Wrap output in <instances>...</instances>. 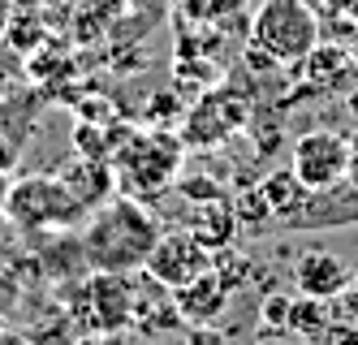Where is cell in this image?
<instances>
[{"label":"cell","instance_id":"1","mask_svg":"<svg viewBox=\"0 0 358 345\" xmlns=\"http://www.w3.org/2000/svg\"><path fill=\"white\" fill-rule=\"evenodd\" d=\"M160 242L156 216L138 199H108L83 225V259L91 272H143Z\"/></svg>","mask_w":358,"mask_h":345},{"label":"cell","instance_id":"2","mask_svg":"<svg viewBox=\"0 0 358 345\" xmlns=\"http://www.w3.org/2000/svg\"><path fill=\"white\" fill-rule=\"evenodd\" d=\"M5 225L17 233H61L83 225L87 207L65 190V181L57 173H31V177H13L9 195H5Z\"/></svg>","mask_w":358,"mask_h":345},{"label":"cell","instance_id":"3","mask_svg":"<svg viewBox=\"0 0 358 345\" xmlns=\"http://www.w3.org/2000/svg\"><path fill=\"white\" fill-rule=\"evenodd\" d=\"M250 43L280 65H302L320 43V13L306 0H264L250 17Z\"/></svg>","mask_w":358,"mask_h":345},{"label":"cell","instance_id":"4","mask_svg":"<svg viewBox=\"0 0 358 345\" xmlns=\"http://www.w3.org/2000/svg\"><path fill=\"white\" fill-rule=\"evenodd\" d=\"M177 164H182V143L164 134V129H156V134H125L113 147V169L134 195L164 190Z\"/></svg>","mask_w":358,"mask_h":345},{"label":"cell","instance_id":"5","mask_svg":"<svg viewBox=\"0 0 358 345\" xmlns=\"http://www.w3.org/2000/svg\"><path fill=\"white\" fill-rule=\"evenodd\" d=\"M345 164H350V134L341 129H306V134L294 139V155H289V169L294 177L306 185V190H337L345 185Z\"/></svg>","mask_w":358,"mask_h":345},{"label":"cell","instance_id":"6","mask_svg":"<svg viewBox=\"0 0 358 345\" xmlns=\"http://www.w3.org/2000/svg\"><path fill=\"white\" fill-rule=\"evenodd\" d=\"M160 289H182L190 281H199L203 272H212V246L203 242L194 229H173V233H160L156 251H151L147 268H143Z\"/></svg>","mask_w":358,"mask_h":345},{"label":"cell","instance_id":"7","mask_svg":"<svg viewBox=\"0 0 358 345\" xmlns=\"http://www.w3.org/2000/svg\"><path fill=\"white\" fill-rule=\"evenodd\" d=\"M134 272H91L83 285V298L91 311V324L99 332H117L134 320V302H138V285L130 281Z\"/></svg>","mask_w":358,"mask_h":345},{"label":"cell","instance_id":"8","mask_svg":"<svg viewBox=\"0 0 358 345\" xmlns=\"http://www.w3.org/2000/svg\"><path fill=\"white\" fill-rule=\"evenodd\" d=\"M294 285H298V294H306V298L332 302L350 285V268L337 255H328V251H306L294 263Z\"/></svg>","mask_w":358,"mask_h":345},{"label":"cell","instance_id":"9","mask_svg":"<svg viewBox=\"0 0 358 345\" xmlns=\"http://www.w3.org/2000/svg\"><path fill=\"white\" fill-rule=\"evenodd\" d=\"M57 177L65 181V190L78 199L87 211L104 207V203L117 195V169H113L108 160H87V155H78V160L65 164Z\"/></svg>","mask_w":358,"mask_h":345},{"label":"cell","instance_id":"10","mask_svg":"<svg viewBox=\"0 0 358 345\" xmlns=\"http://www.w3.org/2000/svg\"><path fill=\"white\" fill-rule=\"evenodd\" d=\"M173 307L186 324H212L229 311V285L216 272H203L199 281L173 289Z\"/></svg>","mask_w":358,"mask_h":345},{"label":"cell","instance_id":"11","mask_svg":"<svg viewBox=\"0 0 358 345\" xmlns=\"http://www.w3.org/2000/svg\"><path fill=\"white\" fill-rule=\"evenodd\" d=\"M224 99H203L194 104V113L186 117V143L190 147H212V143H224V134L234 125H242V113H229L220 108Z\"/></svg>","mask_w":358,"mask_h":345},{"label":"cell","instance_id":"12","mask_svg":"<svg viewBox=\"0 0 358 345\" xmlns=\"http://www.w3.org/2000/svg\"><path fill=\"white\" fill-rule=\"evenodd\" d=\"M190 229L208 242L212 251H220V246H229L234 242V233L242 229L238 225V211H234V203H224V199H212V203H203L199 211H194V220H190Z\"/></svg>","mask_w":358,"mask_h":345},{"label":"cell","instance_id":"13","mask_svg":"<svg viewBox=\"0 0 358 345\" xmlns=\"http://www.w3.org/2000/svg\"><path fill=\"white\" fill-rule=\"evenodd\" d=\"M264 195H268V203H272V216H289V211H298V207L311 203V190H306V185L294 177V169L268 173V177H264Z\"/></svg>","mask_w":358,"mask_h":345},{"label":"cell","instance_id":"14","mask_svg":"<svg viewBox=\"0 0 358 345\" xmlns=\"http://www.w3.org/2000/svg\"><path fill=\"white\" fill-rule=\"evenodd\" d=\"M328 302H320V298H306V294H298V302L289 307V332H302V337H311V332H320L324 324H328Z\"/></svg>","mask_w":358,"mask_h":345},{"label":"cell","instance_id":"15","mask_svg":"<svg viewBox=\"0 0 358 345\" xmlns=\"http://www.w3.org/2000/svg\"><path fill=\"white\" fill-rule=\"evenodd\" d=\"M234 211H238V225H242V229L264 225V220L272 216V203H268V195H264V185H250V190H242V195L234 199Z\"/></svg>","mask_w":358,"mask_h":345},{"label":"cell","instance_id":"16","mask_svg":"<svg viewBox=\"0 0 358 345\" xmlns=\"http://www.w3.org/2000/svg\"><path fill=\"white\" fill-rule=\"evenodd\" d=\"M302 65H306V73H311L320 87H332V83H337V73H341V65H345V52H337V48L320 52V43H315V52Z\"/></svg>","mask_w":358,"mask_h":345},{"label":"cell","instance_id":"17","mask_svg":"<svg viewBox=\"0 0 358 345\" xmlns=\"http://www.w3.org/2000/svg\"><path fill=\"white\" fill-rule=\"evenodd\" d=\"M289 307H294V298H285V294H268L264 298V307H259V324H264V332H289Z\"/></svg>","mask_w":358,"mask_h":345},{"label":"cell","instance_id":"18","mask_svg":"<svg viewBox=\"0 0 358 345\" xmlns=\"http://www.w3.org/2000/svg\"><path fill=\"white\" fill-rule=\"evenodd\" d=\"M190 17H199V22H216V17H224V13H234L242 0H177Z\"/></svg>","mask_w":358,"mask_h":345},{"label":"cell","instance_id":"19","mask_svg":"<svg viewBox=\"0 0 358 345\" xmlns=\"http://www.w3.org/2000/svg\"><path fill=\"white\" fill-rule=\"evenodd\" d=\"M332 307L341 311V320H358V276H350V285L332 298Z\"/></svg>","mask_w":358,"mask_h":345},{"label":"cell","instance_id":"20","mask_svg":"<svg viewBox=\"0 0 358 345\" xmlns=\"http://www.w3.org/2000/svg\"><path fill=\"white\" fill-rule=\"evenodd\" d=\"M345 181L358 190V129L350 134V164H345Z\"/></svg>","mask_w":358,"mask_h":345},{"label":"cell","instance_id":"21","mask_svg":"<svg viewBox=\"0 0 358 345\" xmlns=\"http://www.w3.org/2000/svg\"><path fill=\"white\" fill-rule=\"evenodd\" d=\"M9 181H13V177H9L5 169H0V211H5V195H9Z\"/></svg>","mask_w":358,"mask_h":345},{"label":"cell","instance_id":"22","mask_svg":"<svg viewBox=\"0 0 358 345\" xmlns=\"http://www.w3.org/2000/svg\"><path fill=\"white\" fill-rule=\"evenodd\" d=\"M9 13H13V0H0V26L9 22Z\"/></svg>","mask_w":358,"mask_h":345},{"label":"cell","instance_id":"23","mask_svg":"<svg viewBox=\"0 0 358 345\" xmlns=\"http://www.w3.org/2000/svg\"><path fill=\"white\" fill-rule=\"evenodd\" d=\"M350 113H354V117H358V91H354V95H350Z\"/></svg>","mask_w":358,"mask_h":345}]
</instances>
